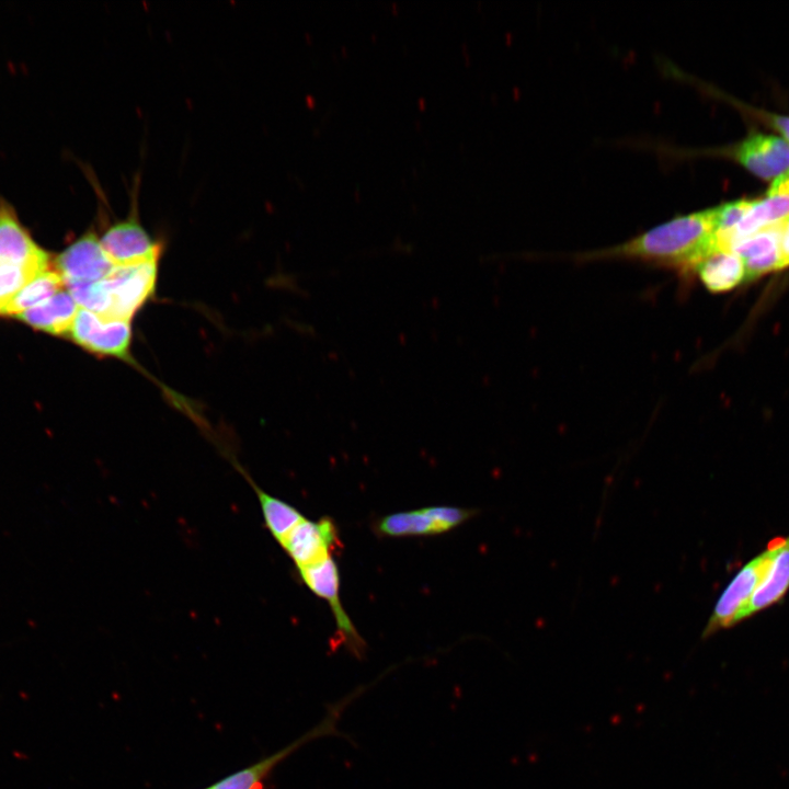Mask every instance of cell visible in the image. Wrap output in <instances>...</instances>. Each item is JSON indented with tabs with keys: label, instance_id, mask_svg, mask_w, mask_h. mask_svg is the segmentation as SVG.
Returning <instances> with one entry per match:
<instances>
[{
	"label": "cell",
	"instance_id": "22",
	"mask_svg": "<svg viewBox=\"0 0 789 789\" xmlns=\"http://www.w3.org/2000/svg\"><path fill=\"white\" fill-rule=\"evenodd\" d=\"M761 116L767 124H769L774 129L780 133L784 136V139L789 144V116L777 115L766 112H762Z\"/></svg>",
	"mask_w": 789,
	"mask_h": 789
},
{
	"label": "cell",
	"instance_id": "14",
	"mask_svg": "<svg viewBox=\"0 0 789 789\" xmlns=\"http://www.w3.org/2000/svg\"><path fill=\"white\" fill-rule=\"evenodd\" d=\"M784 222L766 227L740 241L731 252L737 254L745 265V281H753L765 273L784 268L780 238Z\"/></svg>",
	"mask_w": 789,
	"mask_h": 789
},
{
	"label": "cell",
	"instance_id": "3",
	"mask_svg": "<svg viewBox=\"0 0 789 789\" xmlns=\"http://www.w3.org/2000/svg\"><path fill=\"white\" fill-rule=\"evenodd\" d=\"M773 546L745 563L719 595L702 630L705 640L714 633L741 622V616L761 583L773 556Z\"/></svg>",
	"mask_w": 789,
	"mask_h": 789
},
{
	"label": "cell",
	"instance_id": "12",
	"mask_svg": "<svg viewBox=\"0 0 789 789\" xmlns=\"http://www.w3.org/2000/svg\"><path fill=\"white\" fill-rule=\"evenodd\" d=\"M734 158L754 175L776 180L789 173V144L769 134H752L734 149Z\"/></svg>",
	"mask_w": 789,
	"mask_h": 789
},
{
	"label": "cell",
	"instance_id": "1",
	"mask_svg": "<svg viewBox=\"0 0 789 789\" xmlns=\"http://www.w3.org/2000/svg\"><path fill=\"white\" fill-rule=\"evenodd\" d=\"M716 207L675 217L620 244L575 254L579 262L629 260L675 270L684 277L717 251Z\"/></svg>",
	"mask_w": 789,
	"mask_h": 789
},
{
	"label": "cell",
	"instance_id": "13",
	"mask_svg": "<svg viewBox=\"0 0 789 789\" xmlns=\"http://www.w3.org/2000/svg\"><path fill=\"white\" fill-rule=\"evenodd\" d=\"M770 544L774 551L769 564L741 621L780 603L789 591V536L776 537Z\"/></svg>",
	"mask_w": 789,
	"mask_h": 789
},
{
	"label": "cell",
	"instance_id": "6",
	"mask_svg": "<svg viewBox=\"0 0 789 789\" xmlns=\"http://www.w3.org/2000/svg\"><path fill=\"white\" fill-rule=\"evenodd\" d=\"M68 335L76 344L91 353L119 359L130 357V321L79 308Z\"/></svg>",
	"mask_w": 789,
	"mask_h": 789
},
{
	"label": "cell",
	"instance_id": "2",
	"mask_svg": "<svg viewBox=\"0 0 789 789\" xmlns=\"http://www.w3.org/2000/svg\"><path fill=\"white\" fill-rule=\"evenodd\" d=\"M159 260L115 265L102 279L108 298L106 317L130 321L153 296Z\"/></svg>",
	"mask_w": 789,
	"mask_h": 789
},
{
	"label": "cell",
	"instance_id": "24",
	"mask_svg": "<svg viewBox=\"0 0 789 789\" xmlns=\"http://www.w3.org/2000/svg\"><path fill=\"white\" fill-rule=\"evenodd\" d=\"M207 789V788H206Z\"/></svg>",
	"mask_w": 789,
	"mask_h": 789
},
{
	"label": "cell",
	"instance_id": "8",
	"mask_svg": "<svg viewBox=\"0 0 789 789\" xmlns=\"http://www.w3.org/2000/svg\"><path fill=\"white\" fill-rule=\"evenodd\" d=\"M789 218V173L773 181L766 195L752 201L748 211L741 221L727 233H716L713 239L718 250L731 251L740 240Z\"/></svg>",
	"mask_w": 789,
	"mask_h": 789
},
{
	"label": "cell",
	"instance_id": "15",
	"mask_svg": "<svg viewBox=\"0 0 789 789\" xmlns=\"http://www.w3.org/2000/svg\"><path fill=\"white\" fill-rule=\"evenodd\" d=\"M79 306L69 291L60 290L45 302L16 316L18 319L46 333L68 334Z\"/></svg>",
	"mask_w": 789,
	"mask_h": 789
},
{
	"label": "cell",
	"instance_id": "23",
	"mask_svg": "<svg viewBox=\"0 0 789 789\" xmlns=\"http://www.w3.org/2000/svg\"><path fill=\"white\" fill-rule=\"evenodd\" d=\"M782 267L789 266V218L785 220L780 238Z\"/></svg>",
	"mask_w": 789,
	"mask_h": 789
},
{
	"label": "cell",
	"instance_id": "19",
	"mask_svg": "<svg viewBox=\"0 0 789 789\" xmlns=\"http://www.w3.org/2000/svg\"><path fill=\"white\" fill-rule=\"evenodd\" d=\"M376 530L386 537L438 535L435 524L424 508L385 515L377 521Z\"/></svg>",
	"mask_w": 789,
	"mask_h": 789
},
{
	"label": "cell",
	"instance_id": "20",
	"mask_svg": "<svg viewBox=\"0 0 789 789\" xmlns=\"http://www.w3.org/2000/svg\"><path fill=\"white\" fill-rule=\"evenodd\" d=\"M38 273L27 267L0 263V315L20 289Z\"/></svg>",
	"mask_w": 789,
	"mask_h": 789
},
{
	"label": "cell",
	"instance_id": "17",
	"mask_svg": "<svg viewBox=\"0 0 789 789\" xmlns=\"http://www.w3.org/2000/svg\"><path fill=\"white\" fill-rule=\"evenodd\" d=\"M64 285V279L56 270H44L20 289L1 315L16 317L52 298L62 290Z\"/></svg>",
	"mask_w": 789,
	"mask_h": 789
},
{
	"label": "cell",
	"instance_id": "9",
	"mask_svg": "<svg viewBox=\"0 0 789 789\" xmlns=\"http://www.w3.org/2000/svg\"><path fill=\"white\" fill-rule=\"evenodd\" d=\"M114 266L93 230L70 243L54 261V267L66 286L102 281Z\"/></svg>",
	"mask_w": 789,
	"mask_h": 789
},
{
	"label": "cell",
	"instance_id": "10",
	"mask_svg": "<svg viewBox=\"0 0 789 789\" xmlns=\"http://www.w3.org/2000/svg\"><path fill=\"white\" fill-rule=\"evenodd\" d=\"M340 544L333 519L322 517L318 521L302 519L279 545L298 570L332 557Z\"/></svg>",
	"mask_w": 789,
	"mask_h": 789
},
{
	"label": "cell",
	"instance_id": "21",
	"mask_svg": "<svg viewBox=\"0 0 789 789\" xmlns=\"http://www.w3.org/2000/svg\"><path fill=\"white\" fill-rule=\"evenodd\" d=\"M436 526L438 534H443L459 526L471 518L477 512L471 508L456 506H428L423 507Z\"/></svg>",
	"mask_w": 789,
	"mask_h": 789
},
{
	"label": "cell",
	"instance_id": "7",
	"mask_svg": "<svg viewBox=\"0 0 789 789\" xmlns=\"http://www.w3.org/2000/svg\"><path fill=\"white\" fill-rule=\"evenodd\" d=\"M301 581L317 596L325 599L334 616L340 641L357 659H362L367 644L358 633L347 613L342 606L339 590L340 574L333 557L316 564L298 569Z\"/></svg>",
	"mask_w": 789,
	"mask_h": 789
},
{
	"label": "cell",
	"instance_id": "16",
	"mask_svg": "<svg viewBox=\"0 0 789 789\" xmlns=\"http://www.w3.org/2000/svg\"><path fill=\"white\" fill-rule=\"evenodd\" d=\"M694 274L709 291L724 293L745 281V265L737 254L718 250L702 259Z\"/></svg>",
	"mask_w": 789,
	"mask_h": 789
},
{
	"label": "cell",
	"instance_id": "4",
	"mask_svg": "<svg viewBox=\"0 0 789 789\" xmlns=\"http://www.w3.org/2000/svg\"><path fill=\"white\" fill-rule=\"evenodd\" d=\"M364 690V687H359L342 700L332 704L328 708L324 718L316 727L282 750L227 776L207 789H255L282 761L300 746L318 737L343 735L336 728L339 719L344 709Z\"/></svg>",
	"mask_w": 789,
	"mask_h": 789
},
{
	"label": "cell",
	"instance_id": "18",
	"mask_svg": "<svg viewBox=\"0 0 789 789\" xmlns=\"http://www.w3.org/2000/svg\"><path fill=\"white\" fill-rule=\"evenodd\" d=\"M258 495L265 527L281 544L289 531L306 517L293 505L252 484Z\"/></svg>",
	"mask_w": 789,
	"mask_h": 789
},
{
	"label": "cell",
	"instance_id": "5",
	"mask_svg": "<svg viewBox=\"0 0 789 789\" xmlns=\"http://www.w3.org/2000/svg\"><path fill=\"white\" fill-rule=\"evenodd\" d=\"M137 186L133 191L128 215L107 225L99 237L105 253L115 265L159 260L161 254L160 242L149 235L139 219Z\"/></svg>",
	"mask_w": 789,
	"mask_h": 789
},
{
	"label": "cell",
	"instance_id": "11",
	"mask_svg": "<svg viewBox=\"0 0 789 789\" xmlns=\"http://www.w3.org/2000/svg\"><path fill=\"white\" fill-rule=\"evenodd\" d=\"M0 263L19 265L35 272L50 267L49 255L35 243L5 201H0Z\"/></svg>",
	"mask_w": 789,
	"mask_h": 789
}]
</instances>
